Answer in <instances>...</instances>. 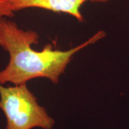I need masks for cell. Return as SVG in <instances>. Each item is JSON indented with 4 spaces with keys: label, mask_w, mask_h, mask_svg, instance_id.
Masks as SVG:
<instances>
[{
    "label": "cell",
    "mask_w": 129,
    "mask_h": 129,
    "mask_svg": "<svg viewBox=\"0 0 129 129\" xmlns=\"http://www.w3.org/2000/svg\"><path fill=\"white\" fill-rule=\"evenodd\" d=\"M14 12L12 11L8 0H0V17H12Z\"/></svg>",
    "instance_id": "4"
},
{
    "label": "cell",
    "mask_w": 129,
    "mask_h": 129,
    "mask_svg": "<svg viewBox=\"0 0 129 129\" xmlns=\"http://www.w3.org/2000/svg\"><path fill=\"white\" fill-rule=\"evenodd\" d=\"M111 0H8L13 12L29 8H39L71 15L78 22L84 21L81 7L87 2L106 3Z\"/></svg>",
    "instance_id": "3"
},
{
    "label": "cell",
    "mask_w": 129,
    "mask_h": 129,
    "mask_svg": "<svg viewBox=\"0 0 129 129\" xmlns=\"http://www.w3.org/2000/svg\"><path fill=\"white\" fill-rule=\"evenodd\" d=\"M0 108L7 120L5 129H52L55 123L26 83L9 87L0 84Z\"/></svg>",
    "instance_id": "2"
},
{
    "label": "cell",
    "mask_w": 129,
    "mask_h": 129,
    "mask_svg": "<svg viewBox=\"0 0 129 129\" xmlns=\"http://www.w3.org/2000/svg\"><path fill=\"white\" fill-rule=\"evenodd\" d=\"M9 17H0V47L9 55V62L0 71V84L21 85L36 78L48 79L53 84L59 83L61 75L79 51L105 37L99 31L88 40L68 50H53L50 45L37 51L32 45L39 42V35L32 30L20 29Z\"/></svg>",
    "instance_id": "1"
}]
</instances>
